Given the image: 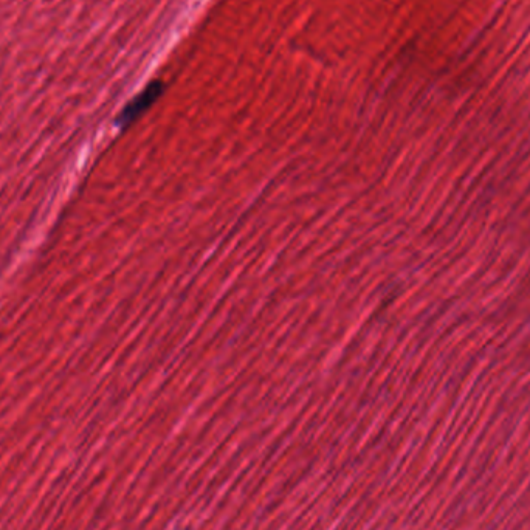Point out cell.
I'll use <instances>...</instances> for the list:
<instances>
[{"instance_id": "cell-1", "label": "cell", "mask_w": 530, "mask_h": 530, "mask_svg": "<svg viewBox=\"0 0 530 530\" xmlns=\"http://www.w3.org/2000/svg\"><path fill=\"white\" fill-rule=\"evenodd\" d=\"M163 93V84L160 81H154L149 84L140 95L134 98L128 106L124 107L123 114L120 117L121 124H129L134 121L135 118L140 117L143 112L148 111L149 107L159 100L160 95Z\"/></svg>"}]
</instances>
